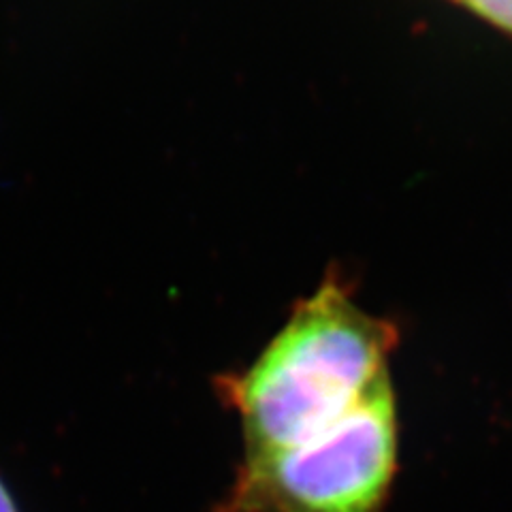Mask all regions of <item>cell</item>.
Masks as SVG:
<instances>
[{
	"label": "cell",
	"instance_id": "1",
	"mask_svg": "<svg viewBox=\"0 0 512 512\" xmlns=\"http://www.w3.org/2000/svg\"><path fill=\"white\" fill-rule=\"evenodd\" d=\"M395 329L363 312L327 280L299 301L286 325L244 372L216 380L237 412L246 457L306 440L327 429L387 376Z\"/></svg>",
	"mask_w": 512,
	"mask_h": 512
},
{
	"label": "cell",
	"instance_id": "2",
	"mask_svg": "<svg viewBox=\"0 0 512 512\" xmlns=\"http://www.w3.org/2000/svg\"><path fill=\"white\" fill-rule=\"evenodd\" d=\"M397 461L389 374L318 434L244 457L214 512H380Z\"/></svg>",
	"mask_w": 512,
	"mask_h": 512
},
{
	"label": "cell",
	"instance_id": "3",
	"mask_svg": "<svg viewBox=\"0 0 512 512\" xmlns=\"http://www.w3.org/2000/svg\"><path fill=\"white\" fill-rule=\"evenodd\" d=\"M459 3L470 7L480 18L512 32V0H459Z\"/></svg>",
	"mask_w": 512,
	"mask_h": 512
},
{
	"label": "cell",
	"instance_id": "4",
	"mask_svg": "<svg viewBox=\"0 0 512 512\" xmlns=\"http://www.w3.org/2000/svg\"><path fill=\"white\" fill-rule=\"evenodd\" d=\"M0 512H20L18 506H15L13 495H11V491L7 489L3 478H0Z\"/></svg>",
	"mask_w": 512,
	"mask_h": 512
}]
</instances>
